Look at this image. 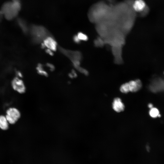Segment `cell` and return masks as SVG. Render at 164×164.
<instances>
[{"label":"cell","instance_id":"3","mask_svg":"<svg viewBox=\"0 0 164 164\" xmlns=\"http://www.w3.org/2000/svg\"><path fill=\"white\" fill-rule=\"evenodd\" d=\"M29 32L32 42L35 44L40 43L45 38L50 34L44 27L35 25L29 27Z\"/></svg>","mask_w":164,"mask_h":164},{"label":"cell","instance_id":"13","mask_svg":"<svg viewBox=\"0 0 164 164\" xmlns=\"http://www.w3.org/2000/svg\"><path fill=\"white\" fill-rule=\"evenodd\" d=\"M9 123L5 115H0V129L4 131L7 130L9 127Z\"/></svg>","mask_w":164,"mask_h":164},{"label":"cell","instance_id":"18","mask_svg":"<svg viewBox=\"0 0 164 164\" xmlns=\"http://www.w3.org/2000/svg\"><path fill=\"white\" fill-rule=\"evenodd\" d=\"M149 9L147 5H146L145 9L141 12L139 13V15L141 17H144L148 13Z\"/></svg>","mask_w":164,"mask_h":164},{"label":"cell","instance_id":"24","mask_svg":"<svg viewBox=\"0 0 164 164\" xmlns=\"http://www.w3.org/2000/svg\"><path fill=\"white\" fill-rule=\"evenodd\" d=\"M148 107L150 109H151L153 107V104L151 103H150L148 104Z\"/></svg>","mask_w":164,"mask_h":164},{"label":"cell","instance_id":"10","mask_svg":"<svg viewBox=\"0 0 164 164\" xmlns=\"http://www.w3.org/2000/svg\"><path fill=\"white\" fill-rule=\"evenodd\" d=\"M146 5L143 0H134L132 8L136 12L140 13L145 8Z\"/></svg>","mask_w":164,"mask_h":164},{"label":"cell","instance_id":"19","mask_svg":"<svg viewBox=\"0 0 164 164\" xmlns=\"http://www.w3.org/2000/svg\"><path fill=\"white\" fill-rule=\"evenodd\" d=\"M68 75L70 78L73 79L77 77V74L75 70H72L71 72L69 73Z\"/></svg>","mask_w":164,"mask_h":164},{"label":"cell","instance_id":"25","mask_svg":"<svg viewBox=\"0 0 164 164\" xmlns=\"http://www.w3.org/2000/svg\"><path fill=\"white\" fill-rule=\"evenodd\" d=\"M146 149L149 152L150 150V148L149 145H147L146 146Z\"/></svg>","mask_w":164,"mask_h":164},{"label":"cell","instance_id":"8","mask_svg":"<svg viewBox=\"0 0 164 164\" xmlns=\"http://www.w3.org/2000/svg\"><path fill=\"white\" fill-rule=\"evenodd\" d=\"M12 85L13 89L20 94L25 92L26 87L23 81L18 77L15 78L12 82Z\"/></svg>","mask_w":164,"mask_h":164},{"label":"cell","instance_id":"22","mask_svg":"<svg viewBox=\"0 0 164 164\" xmlns=\"http://www.w3.org/2000/svg\"><path fill=\"white\" fill-rule=\"evenodd\" d=\"M73 42L77 44H80L81 42L77 35H74L73 36Z\"/></svg>","mask_w":164,"mask_h":164},{"label":"cell","instance_id":"9","mask_svg":"<svg viewBox=\"0 0 164 164\" xmlns=\"http://www.w3.org/2000/svg\"><path fill=\"white\" fill-rule=\"evenodd\" d=\"M128 83L129 92H137L140 90L142 87V82L138 79L131 80Z\"/></svg>","mask_w":164,"mask_h":164},{"label":"cell","instance_id":"4","mask_svg":"<svg viewBox=\"0 0 164 164\" xmlns=\"http://www.w3.org/2000/svg\"><path fill=\"white\" fill-rule=\"evenodd\" d=\"M19 111L15 107H10L8 109L5 115L9 124H15L21 117Z\"/></svg>","mask_w":164,"mask_h":164},{"label":"cell","instance_id":"17","mask_svg":"<svg viewBox=\"0 0 164 164\" xmlns=\"http://www.w3.org/2000/svg\"><path fill=\"white\" fill-rule=\"evenodd\" d=\"M77 35L81 41H86L88 39L87 36L82 32H79L77 33Z\"/></svg>","mask_w":164,"mask_h":164},{"label":"cell","instance_id":"20","mask_svg":"<svg viewBox=\"0 0 164 164\" xmlns=\"http://www.w3.org/2000/svg\"><path fill=\"white\" fill-rule=\"evenodd\" d=\"M77 70L80 73H81L85 75H87L88 74V71L84 68L80 66Z\"/></svg>","mask_w":164,"mask_h":164},{"label":"cell","instance_id":"11","mask_svg":"<svg viewBox=\"0 0 164 164\" xmlns=\"http://www.w3.org/2000/svg\"><path fill=\"white\" fill-rule=\"evenodd\" d=\"M112 107L114 110L118 112L123 111L125 108L124 104L119 97H116L114 99Z\"/></svg>","mask_w":164,"mask_h":164},{"label":"cell","instance_id":"2","mask_svg":"<svg viewBox=\"0 0 164 164\" xmlns=\"http://www.w3.org/2000/svg\"><path fill=\"white\" fill-rule=\"evenodd\" d=\"M21 7L19 0H12L5 2L2 5L1 11L7 19L11 20L16 17Z\"/></svg>","mask_w":164,"mask_h":164},{"label":"cell","instance_id":"1","mask_svg":"<svg viewBox=\"0 0 164 164\" xmlns=\"http://www.w3.org/2000/svg\"><path fill=\"white\" fill-rule=\"evenodd\" d=\"M112 5L102 1L93 5L88 14L90 21L96 24L103 21L107 16Z\"/></svg>","mask_w":164,"mask_h":164},{"label":"cell","instance_id":"15","mask_svg":"<svg viewBox=\"0 0 164 164\" xmlns=\"http://www.w3.org/2000/svg\"><path fill=\"white\" fill-rule=\"evenodd\" d=\"M149 114L150 116L153 118L160 117L161 116L159 110L155 107H153L150 109Z\"/></svg>","mask_w":164,"mask_h":164},{"label":"cell","instance_id":"21","mask_svg":"<svg viewBox=\"0 0 164 164\" xmlns=\"http://www.w3.org/2000/svg\"><path fill=\"white\" fill-rule=\"evenodd\" d=\"M46 67L48 68L51 71H53L55 69V67L54 65L51 63H48L46 64Z\"/></svg>","mask_w":164,"mask_h":164},{"label":"cell","instance_id":"14","mask_svg":"<svg viewBox=\"0 0 164 164\" xmlns=\"http://www.w3.org/2000/svg\"><path fill=\"white\" fill-rule=\"evenodd\" d=\"M36 69L39 74L45 77L48 76V72L44 69L42 64L39 63L37 65Z\"/></svg>","mask_w":164,"mask_h":164},{"label":"cell","instance_id":"12","mask_svg":"<svg viewBox=\"0 0 164 164\" xmlns=\"http://www.w3.org/2000/svg\"><path fill=\"white\" fill-rule=\"evenodd\" d=\"M17 24L25 33L29 32V27L28 26L25 21L21 18H19L17 20Z\"/></svg>","mask_w":164,"mask_h":164},{"label":"cell","instance_id":"5","mask_svg":"<svg viewBox=\"0 0 164 164\" xmlns=\"http://www.w3.org/2000/svg\"><path fill=\"white\" fill-rule=\"evenodd\" d=\"M59 50L60 52L68 57L72 62L76 61H81L82 56L81 53L78 51L71 50L60 47Z\"/></svg>","mask_w":164,"mask_h":164},{"label":"cell","instance_id":"6","mask_svg":"<svg viewBox=\"0 0 164 164\" xmlns=\"http://www.w3.org/2000/svg\"><path fill=\"white\" fill-rule=\"evenodd\" d=\"M149 88L154 93L164 91V80L160 78L155 79L150 84Z\"/></svg>","mask_w":164,"mask_h":164},{"label":"cell","instance_id":"16","mask_svg":"<svg viewBox=\"0 0 164 164\" xmlns=\"http://www.w3.org/2000/svg\"><path fill=\"white\" fill-rule=\"evenodd\" d=\"M120 91L123 93H127L129 92L128 83L122 84L120 87Z\"/></svg>","mask_w":164,"mask_h":164},{"label":"cell","instance_id":"7","mask_svg":"<svg viewBox=\"0 0 164 164\" xmlns=\"http://www.w3.org/2000/svg\"><path fill=\"white\" fill-rule=\"evenodd\" d=\"M42 42L44 44L46 48L50 49L53 52L56 51L58 49L57 43L51 34L45 38Z\"/></svg>","mask_w":164,"mask_h":164},{"label":"cell","instance_id":"23","mask_svg":"<svg viewBox=\"0 0 164 164\" xmlns=\"http://www.w3.org/2000/svg\"><path fill=\"white\" fill-rule=\"evenodd\" d=\"M45 51L46 53L50 56H53L54 55V52L49 49H45Z\"/></svg>","mask_w":164,"mask_h":164}]
</instances>
